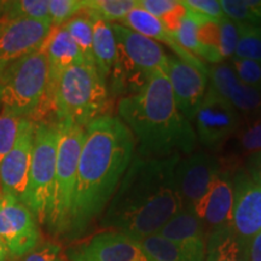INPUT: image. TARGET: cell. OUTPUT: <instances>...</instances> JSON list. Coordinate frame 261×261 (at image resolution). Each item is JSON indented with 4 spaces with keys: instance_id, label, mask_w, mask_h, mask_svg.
Segmentation results:
<instances>
[{
    "instance_id": "1",
    "label": "cell",
    "mask_w": 261,
    "mask_h": 261,
    "mask_svg": "<svg viewBox=\"0 0 261 261\" xmlns=\"http://www.w3.org/2000/svg\"><path fill=\"white\" fill-rule=\"evenodd\" d=\"M135 155V137L120 117L102 115L85 127L68 236L83 233L107 208Z\"/></svg>"
},
{
    "instance_id": "2",
    "label": "cell",
    "mask_w": 261,
    "mask_h": 261,
    "mask_svg": "<svg viewBox=\"0 0 261 261\" xmlns=\"http://www.w3.org/2000/svg\"><path fill=\"white\" fill-rule=\"evenodd\" d=\"M181 155L145 159L135 155L108 204L104 225L140 241L158 234L182 210L175 169Z\"/></svg>"
},
{
    "instance_id": "3",
    "label": "cell",
    "mask_w": 261,
    "mask_h": 261,
    "mask_svg": "<svg viewBox=\"0 0 261 261\" xmlns=\"http://www.w3.org/2000/svg\"><path fill=\"white\" fill-rule=\"evenodd\" d=\"M117 112L135 137L136 154L140 158L165 159L194 152L195 129L178 109L163 71L152 74L137 93L122 97Z\"/></svg>"
},
{
    "instance_id": "4",
    "label": "cell",
    "mask_w": 261,
    "mask_h": 261,
    "mask_svg": "<svg viewBox=\"0 0 261 261\" xmlns=\"http://www.w3.org/2000/svg\"><path fill=\"white\" fill-rule=\"evenodd\" d=\"M50 104L58 122L86 127L103 115L108 104L107 81L92 63L70 65L51 84Z\"/></svg>"
},
{
    "instance_id": "5",
    "label": "cell",
    "mask_w": 261,
    "mask_h": 261,
    "mask_svg": "<svg viewBox=\"0 0 261 261\" xmlns=\"http://www.w3.org/2000/svg\"><path fill=\"white\" fill-rule=\"evenodd\" d=\"M50 65L41 47L0 73L2 108L23 119L37 115L50 103Z\"/></svg>"
},
{
    "instance_id": "6",
    "label": "cell",
    "mask_w": 261,
    "mask_h": 261,
    "mask_svg": "<svg viewBox=\"0 0 261 261\" xmlns=\"http://www.w3.org/2000/svg\"><path fill=\"white\" fill-rule=\"evenodd\" d=\"M58 144L54 191L46 226L54 233L68 236L76 187L77 165L83 148L85 127L58 122Z\"/></svg>"
},
{
    "instance_id": "7",
    "label": "cell",
    "mask_w": 261,
    "mask_h": 261,
    "mask_svg": "<svg viewBox=\"0 0 261 261\" xmlns=\"http://www.w3.org/2000/svg\"><path fill=\"white\" fill-rule=\"evenodd\" d=\"M116 39V63L113 75L117 87L128 94L137 93L148 83L152 74L165 73L167 55L159 42L119 23H112ZM126 94V96H128Z\"/></svg>"
},
{
    "instance_id": "8",
    "label": "cell",
    "mask_w": 261,
    "mask_h": 261,
    "mask_svg": "<svg viewBox=\"0 0 261 261\" xmlns=\"http://www.w3.org/2000/svg\"><path fill=\"white\" fill-rule=\"evenodd\" d=\"M58 144L57 122L35 123L31 169L24 202L38 223L46 224L50 212Z\"/></svg>"
},
{
    "instance_id": "9",
    "label": "cell",
    "mask_w": 261,
    "mask_h": 261,
    "mask_svg": "<svg viewBox=\"0 0 261 261\" xmlns=\"http://www.w3.org/2000/svg\"><path fill=\"white\" fill-rule=\"evenodd\" d=\"M192 120L196 137L201 144L213 151H219L240 128L243 117L208 86L207 93Z\"/></svg>"
},
{
    "instance_id": "10",
    "label": "cell",
    "mask_w": 261,
    "mask_h": 261,
    "mask_svg": "<svg viewBox=\"0 0 261 261\" xmlns=\"http://www.w3.org/2000/svg\"><path fill=\"white\" fill-rule=\"evenodd\" d=\"M38 220L23 202L9 194L0 197V241L10 256L23 257L40 244Z\"/></svg>"
},
{
    "instance_id": "11",
    "label": "cell",
    "mask_w": 261,
    "mask_h": 261,
    "mask_svg": "<svg viewBox=\"0 0 261 261\" xmlns=\"http://www.w3.org/2000/svg\"><path fill=\"white\" fill-rule=\"evenodd\" d=\"M221 171L219 160L208 152H192L181 159L175 169V180L182 210L197 213Z\"/></svg>"
},
{
    "instance_id": "12",
    "label": "cell",
    "mask_w": 261,
    "mask_h": 261,
    "mask_svg": "<svg viewBox=\"0 0 261 261\" xmlns=\"http://www.w3.org/2000/svg\"><path fill=\"white\" fill-rule=\"evenodd\" d=\"M68 261H149L138 241L116 230L98 232L64 252Z\"/></svg>"
},
{
    "instance_id": "13",
    "label": "cell",
    "mask_w": 261,
    "mask_h": 261,
    "mask_svg": "<svg viewBox=\"0 0 261 261\" xmlns=\"http://www.w3.org/2000/svg\"><path fill=\"white\" fill-rule=\"evenodd\" d=\"M51 29L50 19L0 21V73L16 61L38 51Z\"/></svg>"
},
{
    "instance_id": "14",
    "label": "cell",
    "mask_w": 261,
    "mask_h": 261,
    "mask_svg": "<svg viewBox=\"0 0 261 261\" xmlns=\"http://www.w3.org/2000/svg\"><path fill=\"white\" fill-rule=\"evenodd\" d=\"M233 205L230 227L233 233L247 243L261 231V188L244 168L232 174Z\"/></svg>"
},
{
    "instance_id": "15",
    "label": "cell",
    "mask_w": 261,
    "mask_h": 261,
    "mask_svg": "<svg viewBox=\"0 0 261 261\" xmlns=\"http://www.w3.org/2000/svg\"><path fill=\"white\" fill-rule=\"evenodd\" d=\"M35 122L24 119L17 142L11 151L0 162V188L3 194H9L24 202L31 169Z\"/></svg>"
},
{
    "instance_id": "16",
    "label": "cell",
    "mask_w": 261,
    "mask_h": 261,
    "mask_svg": "<svg viewBox=\"0 0 261 261\" xmlns=\"http://www.w3.org/2000/svg\"><path fill=\"white\" fill-rule=\"evenodd\" d=\"M165 74L171 84L178 109L191 122L210 86L208 75L174 55H167Z\"/></svg>"
},
{
    "instance_id": "17",
    "label": "cell",
    "mask_w": 261,
    "mask_h": 261,
    "mask_svg": "<svg viewBox=\"0 0 261 261\" xmlns=\"http://www.w3.org/2000/svg\"><path fill=\"white\" fill-rule=\"evenodd\" d=\"M208 80L212 89L231 104L242 117L261 114V91L238 80L228 63L221 62L208 67Z\"/></svg>"
},
{
    "instance_id": "18",
    "label": "cell",
    "mask_w": 261,
    "mask_h": 261,
    "mask_svg": "<svg viewBox=\"0 0 261 261\" xmlns=\"http://www.w3.org/2000/svg\"><path fill=\"white\" fill-rule=\"evenodd\" d=\"M158 234L177 244L188 261H204L208 234L200 218L191 211L181 210Z\"/></svg>"
},
{
    "instance_id": "19",
    "label": "cell",
    "mask_w": 261,
    "mask_h": 261,
    "mask_svg": "<svg viewBox=\"0 0 261 261\" xmlns=\"http://www.w3.org/2000/svg\"><path fill=\"white\" fill-rule=\"evenodd\" d=\"M125 27L132 29L133 32L138 34L144 35V37L152 39L156 42H163L165 45L171 48L174 54V56L180 58L181 61L187 62L188 64L195 67L202 73L208 75V67L202 62L200 58H197L190 52L185 50L180 44L177 41L174 37V33L169 32L163 23L155 16H152L145 10H143L139 6H136L125 18L122 19L121 23Z\"/></svg>"
},
{
    "instance_id": "20",
    "label": "cell",
    "mask_w": 261,
    "mask_h": 261,
    "mask_svg": "<svg viewBox=\"0 0 261 261\" xmlns=\"http://www.w3.org/2000/svg\"><path fill=\"white\" fill-rule=\"evenodd\" d=\"M233 205L232 174L228 171H221L212 187L197 215L210 234L219 228L230 226Z\"/></svg>"
},
{
    "instance_id": "21",
    "label": "cell",
    "mask_w": 261,
    "mask_h": 261,
    "mask_svg": "<svg viewBox=\"0 0 261 261\" xmlns=\"http://www.w3.org/2000/svg\"><path fill=\"white\" fill-rule=\"evenodd\" d=\"M41 48L46 55L50 65L51 84L56 80L62 71L69 68L70 65L86 62L80 48L63 25L52 27L51 33Z\"/></svg>"
},
{
    "instance_id": "22",
    "label": "cell",
    "mask_w": 261,
    "mask_h": 261,
    "mask_svg": "<svg viewBox=\"0 0 261 261\" xmlns=\"http://www.w3.org/2000/svg\"><path fill=\"white\" fill-rule=\"evenodd\" d=\"M91 17V16H90ZM92 18L93 21V61L98 73L104 80L113 75L116 63V39L114 35L112 23L102 19Z\"/></svg>"
},
{
    "instance_id": "23",
    "label": "cell",
    "mask_w": 261,
    "mask_h": 261,
    "mask_svg": "<svg viewBox=\"0 0 261 261\" xmlns=\"http://www.w3.org/2000/svg\"><path fill=\"white\" fill-rule=\"evenodd\" d=\"M204 261H248L247 246L230 226L208 234Z\"/></svg>"
},
{
    "instance_id": "24",
    "label": "cell",
    "mask_w": 261,
    "mask_h": 261,
    "mask_svg": "<svg viewBox=\"0 0 261 261\" xmlns=\"http://www.w3.org/2000/svg\"><path fill=\"white\" fill-rule=\"evenodd\" d=\"M136 6L138 0H85L84 12L108 23H117Z\"/></svg>"
},
{
    "instance_id": "25",
    "label": "cell",
    "mask_w": 261,
    "mask_h": 261,
    "mask_svg": "<svg viewBox=\"0 0 261 261\" xmlns=\"http://www.w3.org/2000/svg\"><path fill=\"white\" fill-rule=\"evenodd\" d=\"M230 142L234 154L252 155L261 151V114L246 117Z\"/></svg>"
},
{
    "instance_id": "26",
    "label": "cell",
    "mask_w": 261,
    "mask_h": 261,
    "mask_svg": "<svg viewBox=\"0 0 261 261\" xmlns=\"http://www.w3.org/2000/svg\"><path fill=\"white\" fill-rule=\"evenodd\" d=\"M65 31L69 33L71 39L80 48L85 61L94 64L93 61V21L86 12H80L67 23L63 24Z\"/></svg>"
},
{
    "instance_id": "27",
    "label": "cell",
    "mask_w": 261,
    "mask_h": 261,
    "mask_svg": "<svg viewBox=\"0 0 261 261\" xmlns=\"http://www.w3.org/2000/svg\"><path fill=\"white\" fill-rule=\"evenodd\" d=\"M14 19H50L48 0H11L3 2L0 21Z\"/></svg>"
},
{
    "instance_id": "28",
    "label": "cell",
    "mask_w": 261,
    "mask_h": 261,
    "mask_svg": "<svg viewBox=\"0 0 261 261\" xmlns=\"http://www.w3.org/2000/svg\"><path fill=\"white\" fill-rule=\"evenodd\" d=\"M138 243L149 261H188L177 244L160 234L143 238Z\"/></svg>"
},
{
    "instance_id": "29",
    "label": "cell",
    "mask_w": 261,
    "mask_h": 261,
    "mask_svg": "<svg viewBox=\"0 0 261 261\" xmlns=\"http://www.w3.org/2000/svg\"><path fill=\"white\" fill-rule=\"evenodd\" d=\"M225 17L237 23L261 25V0H220Z\"/></svg>"
},
{
    "instance_id": "30",
    "label": "cell",
    "mask_w": 261,
    "mask_h": 261,
    "mask_svg": "<svg viewBox=\"0 0 261 261\" xmlns=\"http://www.w3.org/2000/svg\"><path fill=\"white\" fill-rule=\"evenodd\" d=\"M204 19L210 18H205L203 16L187 9V14L181 18L177 31L174 32V37L179 44L197 58L201 51V45L197 39V32L198 27Z\"/></svg>"
},
{
    "instance_id": "31",
    "label": "cell",
    "mask_w": 261,
    "mask_h": 261,
    "mask_svg": "<svg viewBox=\"0 0 261 261\" xmlns=\"http://www.w3.org/2000/svg\"><path fill=\"white\" fill-rule=\"evenodd\" d=\"M233 57L261 63V25L240 23V37Z\"/></svg>"
},
{
    "instance_id": "32",
    "label": "cell",
    "mask_w": 261,
    "mask_h": 261,
    "mask_svg": "<svg viewBox=\"0 0 261 261\" xmlns=\"http://www.w3.org/2000/svg\"><path fill=\"white\" fill-rule=\"evenodd\" d=\"M23 117L2 109L0 113V162L14 148L21 132Z\"/></svg>"
},
{
    "instance_id": "33",
    "label": "cell",
    "mask_w": 261,
    "mask_h": 261,
    "mask_svg": "<svg viewBox=\"0 0 261 261\" xmlns=\"http://www.w3.org/2000/svg\"><path fill=\"white\" fill-rule=\"evenodd\" d=\"M85 9V0H48V16L52 27H60L79 15Z\"/></svg>"
},
{
    "instance_id": "34",
    "label": "cell",
    "mask_w": 261,
    "mask_h": 261,
    "mask_svg": "<svg viewBox=\"0 0 261 261\" xmlns=\"http://www.w3.org/2000/svg\"><path fill=\"white\" fill-rule=\"evenodd\" d=\"M230 67L236 74L238 80L248 86L261 91V63L249 60L230 58Z\"/></svg>"
},
{
    "instance_id": "35",
    "label": "cell",
    "mask_w": 261,
    "mask_h": 261,
    "mask_svg": "<svg viewBox=\"0 0 261 261\" xmlns=\"http://www.w3.org/2000/svg\"><path fill=\"white\" fill-rule=\"evenodd\" d=\"M220 42L219 50L223 58H232L240 37V23L232 19L224 17L219 21Z\"/></svg>"
},
{
    "instance_id": "36",
    "label": "cell",
    "mask_w": 261,
    "mask_h": 261,
    "mask_svg": "<svg viewBox=\"0 0 261 261\" xmlns=\"http://www.w3.org/2000/svg\"><path fill=\"white\" fill-rule=\"evenodd\" d=\"M180 3L187 9L205 18L219 22L225 17L219 0H182Z\"/></svg>"
},
{
    "instance_id": "37",
    "label": "cell",
    "mask_w": 261,
    "mask_h": 261,
    "mask_svg": "<svg viewBox=\"0 0 261 261\" xmlns=\"http://www.w3.org/2000/svg\"><path fill=\"white\" fill-rule=\"evenodd\" d=\"M21 261H64V254L58 243L44 242L22 257Z\"/></svg>"
},
{
    "instance_id": "38",
    "label": "cell",
    "mask_w": 261,
    "mask_h": 261,
    "mask_svg": "<svg viewBox=\"0 0 261 261\" xmlns=\"http://www.w3.org/2000/svg\"><path fill=\"white\" fill-rule=\"evenodd\" d=\"M197 39L200 42L201 48H215L219 50L220 42V32H219V22L213 21V19H204L200 24L197 32ZM201 52V51H200Z\"/></svg>"
},
{
    "instance_id": "39",
    "label": "cell",
    "mask_w": 261,
    "mask_h": 261,
    "mask_svg": "<svg viewBox=\"0 0 261 261\" xmlns=\"http://www.w3.org/2000/svg\"><path fill=\"white\" fill-rule=\"evenodd\" d=\"M244 171L261 188V151L248 156Z\"/></svg>"
},
{
    "instance_id": "40",
    "label": "cell",
    "mask_w": 261,
    "mask_h": 261,
    "mask_svg": "<svg viewBox=\"0 0 261 261\" xmlns=\"http://www.w3.org/2000/svg\"><path fill=\"white\" fill-rule=\"evenodd\" d=\"M248 261H261V231L246 243Z\"/></svg>"
},
{
    "instance_id": "41",
    "label": "cell",
    "mask_w": 261,
    "mask_h": 261,
    "mask_svg": "<svg viewBox=\"0 0 261 261\" xmlns=\"http://www.w3.org/2000/svg\"><path fill=\"white\" fill-rule=\"evenodd\" d=\"M10 257V254L6 249V247L4 246V243L0 241V261H8Z\"/></svg>"
},
{
    "instance_id": "42",
    "label": "cell",
    "mask_w": 261,
    "mask_h": 261,
    "mask_svg": "<svg viewBox=\"0 0 261 261\" xmlns=\"http://www.w3.org/2000/svg\"><path fill=\"white\" fill-rule=\"evenodd\" d=\"M2 11H3V2H0V18H2Z\"/></svg>"
},
{
    "instance_id": "43",
    "label": "cell",
    "mask_w": 261,
    "mask_h": 261,
    "mask_svg": "<svg viewBox=\"0 0 261 261\" xmlns=\"http://www.w3.org/2000/svg\"><path fill=\"white\" fill-rule=\"evenodd\" d=\"M0 197H2V188H0Z\"/></svg>"
}]
</instances>
